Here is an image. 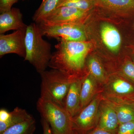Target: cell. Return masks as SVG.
<instances>
[{
  "instance_id": "6da1fadb",
  "label": "cell",
  "mask_w": 134,
  "mask_h": 134,
  "mask_svg": "<svg viewBox=\"0 0 134 134\" xmlns=\"http://www.w3.org/2000/svg\"><path fill=\"white\" fill-rule=\"evenodd\" d=\"M55 48L48 67L59 70L70 79L81 78L79 75L84 68L91 44L86 41L60 40Z\"/></svg>"
},
{
  "instance_id": "7a4b0ae2",
  "label": "cell",
  "mask_w": 134,
  "mask_h": 134,
  "mask_svg": "<svg viewBox=\"0 0 134 134\" xmlns=\"http://www.w3.org/2000/svg\"><path fill=\"white\" fill-rule=\"evenodd\" d=\"M43 36L38 24L32 23L27 25L24 60L29 62L40 74L48 67L52 54L51 44L43 38Z\"/></svg>"
},
{
  "instance_id": "3957f363",
  "label": "cell",
  "mask_w": 134,
  "mask_h": 134,
  "mask_svg": "<svg viewBox=\"0 0 134 134\" xmlns=\"http://www.w3.org/2000/svg\"><path fill=\"white\" fill-rule=\"evenodd\" d=\"M37 108L41 118L47 121L53 134H70L72 118L63 107L50 99L40 97Z\"/></svg>"
},
{
  "instance_id": "277c9868",
  "label": "cell",
  "mask_w": 134,
  "mask_h": 134,
  "mask_svg": "<svg viewBox=\"0 0 134 134\" xmlns=\"http://www.w3.org/2000/svg\"><path fill=\"white\" fill-rule=\"evenodd\" d=\"M40 97L50 99L63 107L64 101L73 80L57 69L46 70L40 74Z\"/></svg>"
},
{
  "instance_id": "5b68a950",
  "label": "cell",
  "mask_w": 134,
  "mask_h": 134,
  "mask_svg": "<svg viewBox=\"0 0 134 134\" xmlns=\"http://www.w3.org/2000/svg\"><path fill=\"white\" fill-rule=\"evenodd\" d=\"M43 36L67 41H86V33L81 24L73 23L49 24H39Z\"/></svg>"
},
{
  "instance_id": "8992f818",
  "label": "cell",
  "mask_w": 134,
  "mask_h": 134,
  "mask_svg": "<svg viewBox=\"0 0 134 134\" xmlns=\"http://www.w3.org/2000/svg\"><path fill=\"white\" fill-rule=\"evenodd\" d=\"M101 101L100 96L96 95L88 105L72 118L73 130L80 134H86L97 127Z\"/></svg>"
},
{
  "instance_id": "52a82bcc",
  "label": "cell",
  "mask_w": 134,
  "mask_h": 134,
  "mask_svg": "<svg viewBox=\"0 0 134 134\" xmlns=\"http://www.w3.org/2000/svg\"><path fill=\"white\" fill-rule=\"evenodd\" d=\"M26 28L15 31L12 33L0 34V57L9 54H15L25 58Z\"/></svg>"
},
{
  "instance_id": "ba28073f",
  "label": "cell",
  "mask_w": 134,
  "mask_h": 134,
  "mask_svg": "<svg viewBox=\"0 0 134 134\" xmlns=\"http://www.w3.org/2000/svg\"><path fill=\"white\" fill-rule=\"evenodd\" d=\"M90 11H86L73 7L62 6L56 9L52 14L42 20L46 24L73 23L81 24Z\"/></svg>"
},
{
  "instance_id": "9c48e42d",
  "label": "cell",
  "mask_w": 134,
  "mask_h": 134,
  "mask_svg": "<svg viewBox=\"0 0 134 134\" xmlns=\"http://www.w3.org/2000/svg\"><path fill=\"white\" fill-rule=\"evenodd\" d=\"M105 83L107 99L134 101V84L127 79L116 77Z\"/></svg>"
},
{
  "instance_id": "30bf717a",
  "label": "cell",
  "mask_w": 134,
  "mask_h": 134,
  "mask_svg": "<svg viewBox=\"0 0 134 134\" xmlns=\"http://www.w3.org/2000/svg\"><path fill=\"white\" fill-rule=\"evenodd\" d=\"M119 125L117 114L113 106L107 99L101 101L96 127L117 134Z\"/></svg>"
},
{
  "instance_id": "8fae6325",
  "label": "cell",
  "mask_w": 134,
  "mask_h": 134,
  "mask_svg": "<svg viewBox=\"0 0 134 134\" xmlns=\"http://www.w3.org/2000/svg\"><path fill=\"white\" fill-rule=\"evenodd\" d=\"M83 77L75 79L70 84L63 107L72 118L81 111V91Z\"/></svg>"
},
{
  "instance_id": "7c38bea8",
  "label": "cell",
  "mask_w": 134,
  "mask_h": 134,
  "mask_svg": "<svg viewBox=\"0 0 134 134\" xmlns=\"http://www.w3.org/2000/svg\"><path fill=\"white\" fill-rule=\"evenodd\" d=\"M23 15L20 10L13 8L7 12L0 14V34H4L10 30H18L25 29L27 25L25 24Z\"/></svg>"
},
{
  "instance_id": "4fadbf2b",
  "label": "cell",
  "mask_w": 134,
  "mask_h": 134,
  "mask_svg": "<svg viewBox=\"0 0 134 134\" xmlns=\"http://www.w3.org/2000/svg\"><path fill=\"white\" fill-rule=\"evenodd\" d=\"M100 35L103 43L112 52L117 53L121 42L120 34L112 25L104 23L100 27Z\"/></svg>"
},
{
  "instance_id": "5bb4252c",
  "label": "cell",
  "mask_w": 134,
  "mask_h": 134,
  "mask_svg": "<svg viewBox=\"0 0 134 134\" xmlns=\"http://www.w3.org/2000/svg\"><path fill=\"white\" fill-rule=\"evenodd\" d=\"M106 99L114 108L120 125L134 121V101Z\"/></svg>"
},
{
  "instance_id": "9a60e30c",
  "label": "cell",
  "mask_w": 134,
  "mask_h": 134,
  "mask_svg": "<svg viewBox=\"0 0 134 134\" xmlns=\"http://www.w3.org/2000/svg\"><path fill=\"white\" fill-rule=\"evenodd\" d=\"M96 5L116 13H134V0H94Z\"/></svg>"
},
{
  "instance_id": "2e32d148",
  "label": "cell",
  "mask_w": 134,
  "mask_h": 134,
  "mask_svg": "<svg viewBox=\"0 0 134 134\" xmlns=\"http://www.w3.org/2000/svg\"><path fill=\"white\" fill-rule=\"evenodd\" d=\"M97 82L91 75L83 77L81 91V110L88 105L96 96L97 88Z\"/></svg>"
},
{
  "instance_id": "e0dca14e",
  "label": "cell",
  "mask_w": 134,
  "mask_h": 134,
  "mask_svg": "<svg viewBox=\"0 0 134 134\" xmlns=\"http://www.w3.org/2000/svg\"><path fill=\"white\" fill-rule=\"evenodd\" d=\"M26 110L16 107L10 112L9 117L4 121H0V133L9 127L16 125L32 118Z\"/></svg>"
},
{
  "instance_id": "ac0fdd59",
  "label": "cell",
  "mask_w": 134,
  "mask_h": 134,
  "mask_svg": "<svg viewBox=\"0 0 134 134\" xmlns=\"http://www.w3.org/2000/svg\"><path fill=\"white\" fill-rule=\"evenodd\" d=\"M60 1V0H43L32 17L33 21L37 24L40 23L58 8Z\"/></svg>"
},
{
  "instance_id": "d6986e66",
  "label": "cell",
  "mask_w": 134,
  "mask_h": 134,
  "mask_svg": "<svg viewBox=\"0 0 134 134\" xmlns=\"http://www.w3.org/2000/svg\"><path fill=\"white\" fill-rule=\"evenodd\" d=\"M36 129V120L32 117L8 128L0 134H34Z\"/></svg>"
},
{
  "instance_id": "ffe728a7",
  "label": "cell",
  "mask_w": 134,
  "mask_h": 134,
  "mask_svg": "<svg viewBox=\"0 0 134 134\" xmlns=\"http://www.w3.org/2000/svg\"><path fill=\"white\" fill-rule=\"evenodd\" d=\"M87 66L90 74L97 82H105L106 77L104 70L99 61L94 57H91L87 61Z\"/></svg>"
},
{
  "instance_id": "44dd1931",
  "label": "cell",
  "mask_w": 134,
  "mask_h": 134,
  "mask_svg": "<svg viewBox=\"0 0 134 134\" xmlns=\"http://www.w3.org/2000/svg\"><path fill=\"white\" fill-rule=\"evenodd\" d=\"M96 5L94 0H60L58 7L67 6L90 11Z\"/></svg>"
},
{
  "instance_id": "7402d4cb",
  "label": "cell",
  "mask_w": 134,
  "mask_h": 134,
  "mask_svg": "<svg viewBox=\"0 0 134 134\" xmlns=\"http://www.w3.org/2000/svg\"><path fill=\"white\" fill-rule=\"evenodd\" d=\"M122 72L127 80L134 84V63L131 61H127L122 67Z\"/></svg>"
},
{
  "instance_id": "603a6c76",
  "label": "cell",
  "mask_w": 134,
  "mask_h": 134,
  "mask_svg": "<svg viewBox=\"0 0 134 134\" xmlns=\"http://www.w3.org/2000/svg\"><path fill=\"white\" fill-rule=\"evenodd\" d=\"M117 134H134V121L120 125Z\"/></svg>"
},
{
  "instance_id": "cb8c5ba5",
  "label": "cell",
  "mask_w": 134,
  "mask_h": 134,
  "mask_svg": "<svg viewBox=\"0 0 134 134\" xmlns=\"http://www.w3.org/2000/svg\"><path fill=\"white\" fill-rule=\"evenodd\" d=\"M18 0H0V13L7 12L12 9V7Z\"/></svg>"
},
{
  "instance_id": "d4e9b609",
  "label": "cell",
  "mask_w": 134,
  "mask_h": 134,
  "mask_svg": "<svg viewBox=\"0 0 134 134\" xmlns=\"http://www.w3.org/2000/svg\"><path fill=\"white\" fill-rule=\"evenodd\" d=\"M41 123L43 130V134H53L50 126L46 121L41 118Z\"/></svg>"
},
{
  "instance_id": "484cf974",
  "label": "cell",
  "mask_w": 134,
  "mask_h": 134,
  "mask_svg": "<svg viewBox=\"0 0 134 134\" xmlns=\"http://www.w3.org/2000/svg\"><path fill=\"white\" fill-rule=\"evenodd\" d=\"M86 134H116L111 132L106 131L104 130L99 129L97 128L95 129L88 132Z\"/></svg>"
},
{
  "instance_id": "4316f807",
  "label": "cell",
  "mask_w": 134,
  "mask_h": 134,
  "mask_svg": "<svg viewBox=\"0 0 134 134\" xmlns=\"http://www.w3.org/2000/svg\"><path fill=\"white\" fill-rule=\"evenodd\" d=\"M10 112L7 110L2 108L0 110V121H4L8 119Z\"/></svg>"
},
{
  "instance_id": "83f0119b",
  "label": "cell",
  "mask_w": 134,
  "mask_h": 134,
  "mask_svg": "<svg viewBox=\"0 0 134 134\" xmlns=\"http://www.w3.org/2000/svg\"><path fill=\"white\" fill-rule=\"evenodd\" d=\"M70 134H80L78 132H77L76 130H73V131H72V133Z\"/></svg>"
},
{
  "instance_id": "f1b7e54d",
  "label": "cell",
  "mask_w": 134,
  "mask_h": 134,
  "mask_svg": "<svg viewBox=\"0 0 134 134\" xmlns=\"http://www.w3.org/2000/svg\"><path fill=\"white\" fill-rule=\"evenodd\" d=\"M133 63H134V60Z\"/></svg>"
}]
</instances>
